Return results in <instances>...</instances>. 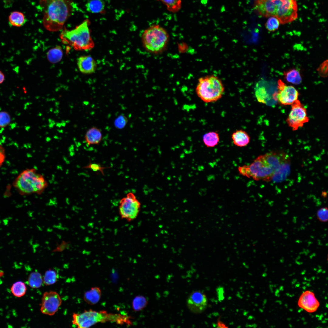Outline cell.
Returning a JSON list of instances; mask_svg holds the SVG:
<instances>
[{
    "label": "cell",
    "instance_id": "obj_1",
    "mask_svg": "<svg viewBox=\"0 0 328 328\" xmlns=\"http://www.w3.org/2000/svg\"><path fill=\"white\" fill-rule=\"evenodd\" d=\"M284 159L279 151H271L257 157L249 165L238 167L240 174L255 180L269 181L283 164Z\"/></svg>",
    "mask_w": 328,
    "mask_h": 328
},
{
    "label": "cell",
    "instance_id": "obj_2",
    "mask_svg": "<svg viewBox=\"0 0 328 328\" xmlns=\"http://www.w3.org/2000/svg\"><path fill=\"white\" fill-rule=\"evenodd\" d=\"M39 5L43 11V26L51 32L62 29L73 10L71 0H40Z\"/></svg>",
    "mask_w": 328,
    "mask_h": 328
},
{
    "label": "cell",
    "instance_id": "obj_3",
    "mask_svg": "<svg viewBox=\"0 0 328 328\" xmlns=\"http://www.w3.org/2000/svg\"><path fill=\"white\" fill-rule=\"evenodd\" d=\"M255 8L259 15L275 17L282 24L292 22L297 17L296 0H256Z\"/></svg>",
    "mask_w": 328,
    "mask_h": 328
},
{
    "label": "cell",
    "instance_id": "obj_4",
    "mask_svg": "<svg viewBox=\"0 0 328 328\" xmlns=\"http://www.w3.org/2000/svg\"><path fill=\"white\" fill-rule=\"evenodd\" d=\"M89 24L90 21L87 19L73 29L69 30L64 27L60 36L63 43L71 46L77 50L93 49L94 43L91 35Z\"/></svg>",
    "mask_w": 328,
    "mask_h": 328
},
{
    "label": "cell",
    "instance_id": "obj_5",
    "mask_svg": "<svg viewBox=\"0 0 328 328\" xmlns=\"http://www.w3.org/2000/svg\"><path fill=\"white\" fill-rule=\"evenodd\" d=\"M13 185L22 194H41L48 184L43 176L35 169L22 171L15 180Z\"/></svg>",
    "mask_w": 328,
    "mask_h": 328
},
{
    "label": "cell",
    "instance_id": "obj_6",
    "mask_svg": "<svg viewBox=\"0 0 328 328\" xmlns=\"http://www.w3.org/2000/svg\"><path fill=\"white\" fill-rule=\"evenodd\" d=\"M224 88L217 76L209 75L200 78L196 88L197 96L206 103L215 102L222 96Z\"/></svg>",
    "mask_w": 328,
    "mask_h": 328
},
{
    "label": "cell",
    "instance_id": "obj_7",
    "mask_svg": "<svg viewBox=\"0 0 328 328\" xmlns=\"http://www.w3.org/2000/svg\"><path fill=\"white\" fill-rule=\"evenodd\" d=\"M169 39L166 30L159 25H153L145 29L142 36L143 46L148 51L157 53L165 48Z\"/></svg>",
    "mask_w": 328,
    "mask_h": 328
},
{
    "label": "cell",
    "instance_id": "obj_8",
    "mask_svg": "<svg viewBox=\"0 0 328 328\" xmlns=\"http://www.w3.org/2000/svg\"><path fill=\"white\" fill-rule=\"evenodd\" d=\"M141 207V203L135 195L133 193L130 192L120 200L119 214L121 219L131 222L137 218Z\"/></svg>",
    "mask_w": 328,
    "mask_h": 328
},
{
    "label": "cell",
    "instance_id": "obj_9",
    "mask_svg": "<svg viewBox=\"0 0 328 328\" xmlns=\"http://www.w3.org/2000/svg\"><path fill=\"white\" fill-rule=\"evenodd\" d=\"M272 82L266 80L258 81L256 84L255 93L257 100L259 102L272 106L277 101V87Z\"/></svg>",
    "mask_w": 328,
    "mask_h": 328
},
{
    "label": "cell",
    "instance_id": "obj_10",
    "mask_svg": "<svg viewBox=\"0 0 328 328\" xmlns=\"http://www.w3.org/2000/svg\"><path fill=\"white\" fill-rule=\"evenodd\" d=\"M291 106V110L286 121L289 126L295 131L302 127L304 123L309 121V119L307 115L306 109L299 100H296Z\"/></svg>",
    "mask_w": 328,
    "mask_h": 328
},
{
    "label": "cell",
    "instance_id": "obj_11",
    "mask_svg": "<svg viewBox=\"0 0 328 328\" xmlns=\"http://www.w3.org/2000/svg\"><path fill=\"white\" fill-rule=\"evenodd\" d=\"M62 303V299L56 292H45L43 296L40 311L44 314L52 316L58 311Z\"/></svg>",
    "mask_w": 328,
    "mask_h": 328
},
{
    "label": "cell",
    "instance_id": "obj_12",
    "mask_svg": "<svg viewBox=\"0 0 328 328\" xmlns=\"http://www.w3.org/2000/svg\"><path fill=\"white\" fill-rule=\"evenodd\" d=\"M277 101L281 104L291 105L298 99L299 93L293 86L286 85L281 80L277 82Z\"/></svg>",
    "mask_w": 328,
    "mask_h": 328
},
{
    "label": "cell",
    "instance_id": "obj_13",
    "mask_svg": "<svg viewBox=\"0 0 328 328\" xmlns=\"http://www.w3.org/2000/svg\"><path fill=\"white\" fill-rule=\"evenodd\" d=\"M187 307L190 310L194 313H200L206 309L207 300L206 295L200 291L193 292L188 298Z\"/></svg>",
    "mask_w": 328,
    "mask_h": 328
},
{
    "label": "cell",
    "instance_id": "obj_14",
    "mask_svg": "<svg viewBox=\"0 0 328 328\" xmlns=\"http://www.w3.org/2000/svg\"><path fill=\"white\" fill-rule=\"evenodd\" d=\"M77 63L80 71L86 74L94 73L97 67L96 61L90 56H80L77 59Z\"/></svg>",
    "mask_w": 328,
    "mask_h": 328
},
{
    "label": "cell",
    "instance_id": "obj_15",
    "mask_svg": "<svg viewBox=\"0 0 328 328\" xmlns=\"http://www.w3.org/2000/svg\"><path fill=\"white\" fill-rule=\"evenodd\" d=\"M102 134L101 130L96 127L89 128L85 135V141L89 146L91 145H98L102 139Z\"/></svg>",
    "mask_w": 328,
    "mask_h": 328
},
{
    "label": "cell",
    "instance_id": "obj_16",
    "mask_svg": "<svg viewBox=\"0 0 328 328\" xmlns=\"http://www.w3.org/2000/svg\"><path fill=\"white\" fill-rule=\"evenodd\" d=\"M231 138L234 144L240 147L246 146L250 141L248 134L242 130H237L234 132L231 135Z\"/></svg>",
    "mask_w": 328,
    "mask_h": 328
},
{
    "label": "cell",
    "instance_id": "obj_17",
    "mask_svg": "<svg viewBox=\"0 0 328 328\" xmlns=\"http://www.w3.org/2000/svg\"><path fill=\"white\" fill-rule=\"evenodd\" d=\"M101 291L98 287L92 288L86 292L84 296V300L88 304L93 305L97 304L101 297Z\"/></svg>",
    "mask_w": 328,
    "mask_h": 328
},
{
    "label": "cell",
    "instance_id": "obj_18",
    "mask_svg": "<svg viewBox=\"0 0 328 328\" xmlns=\"http://www.w3.org/2000/svg\"><path fill=\"white\" fill-rule=\"evenodd\" d=\"M26 19L24 15L20 12L15 11L11 12L9 17L10 26L19 27L26 23Z\"/></svg>",
    "mask_w": 328,
    "mask_h": 328
},
{
    "label": "cell",
    "instance_id": "obj_19",
    "mask_svg": "<svg viewBox=\"0 0 328 328\" xmlns=\"http://www.w3.org/2000/svg\"><path fill=\"white\" fill-rule=\"evenodd\" d=\"M85 6L87 11L92 13L101 12L104 9V0H87Z\"/></svg>",
    "mask_w": 328,
    "mask_h": 328
},
{
    "label": "cell",
    "instance_id": "obj_20",
    "mask_svg": "<svg viewBox=\"0 0 328 328\" xmlns=\"http://www.w3.org/2000/svg\"><path fill=\"white\" fill-rule=\"evenodd\" d=\"M63 51L60 46H57L49 50L47 54V58L49 62L52 63H57L62 59Z\"/></svg>",
    "mask_w": 328,
    "mask_h": 328
},
{
    "label": "cell",
    "instance_id": "obj_21",
    "mask_svg": "<svg viewBox=\"0 0 328 328\" xmlns=\"http://www.w3.org/2000/svg\"><path fill=\"white\" fill-rule=\"evenodd\" d=\"M204 144L208 147H212L218 143L220 138L218 133L216 132H210L205 134L203 138Z\"/></svg>",
    "mask_w": 328,
    "mask_h": 328
},
{
    "label": "cell",
    "instance_id": "obj_22",
    "mask_svg": "<svg viewBox=\"0 0 328 328\" xmlns=\"http://www.w3.org/2000/svg\"><path fill=\"white\" fill-rule=\"evenodd\" d=\"M284 75L289 82L296 85L299 84L302 81V78L299 71L292 69L284 72Z\"/></svg>",
    "mask_w": 328,
    "mask_h": 328
},
{
    "label": "cell",
    "instance_id": "obj_23",
    "mask_svg": "<svg viewBox=\"0 0 328 328\" xmlns=\"http://www.w3.org/2000/svg\"><path fill=\"white\" fill-rule=\"evenodd\" d=\"M43 282L42 276L41 274L38 272H33L31 273L28 278L29 285L33 288H38L40 287Z\"/></svg>",
    "mask_w": 328,
    "mask_h": 328
},
{
    "label": "cell",
    "instance_id": "obj_24",
    "mask_svg": "<svg viewBox=\"0 0 328 328\" xmlns=\"http://www.w3.org/2000/svg\"><path fill=\"white\" fill-rule=\"evenodd\" d=\"M11 290L12 294L17 297L24 296L26 293L27 288L25 284L22 281L15 282L12 285Z\"/></svg>",
    "mask_w": 328,
    "mask_h": 328
},
{
    "label": "cell",
    "instance_id": "obj_25",
    "mask_svg": "<svg viewBox=\"0 0 328 328\" xmlns=\"http://www.w3.org/2000/svg\"><path fill=\"white\" fill-rule=\"evenodd\" d=\"M162 2L167 10L173 13L178 12L181 8V0H157Z\"/></svg>",
    "mask_w": 328,
    "mask_h": 328
},
{
    "label": "cell",
    "instance_id": "obj_26",
    "mask_svg": "<svg viewBox=\"0 0 328 328\" xmlns=\"http://www.w3.org/2000/svg\"><path fill=\"white\" fill-rule=\"evenodd\" d=\"M147 301L143 296H139L135 297L132 302V308L134 311H138L143 309L146 306Z\"/></svg>",
    "mask_w": 328,
    "mask_h": 328
},
{
    "label": "cell",
    "instance_id": "obj_27",
    "mask_svg": "<svg viewBox=\"0 0 328 328\" xmlns=\"http://www.w3.org/2000/svg\"><path fill=\"white\" fill-rule=\"evenodd\" d=\"M57 275L54 270L50 269L45 273L43 278V282L46 285L54 284L57 281Z\"/></svg>",
    "mask_w": 328,
    "mask_h": 328
},
{
    "label": "cell",
    "instance_id": "obj_28",
    "mask_svg": "<svg viewBox=\"0 0 328 328\" xmlns=\"http://www.w3.org/2000/svg\"><path fill=\"white\" fill-rule=\"evenodd\" d=\"M280 24L279 20L276 18L270 17L265 23V26L269 31L273 32L278 29Z\"/></svg>",
    "mask_w": 328,
    "mask_h": 328
},
{
    "label": "cell",
    "instance_id": "obj_29",
    "mask_svg": "<svg viewBox=\"0 0 328 328\" xmlns=\"http://www.w3.org/2000/svg\"><path fill=\"white\" fill-rule=\"evenodd\" d=\"M128 122L127 118L124 115L121 114L118 116L114 121V126L117 129L124 128Z\"/></svg>",
    "mask_w": 328,
    "mask_h": 328
},
{
    "label": "cell",
    "instance_id": "obj_30",
    "mask_svg": "<svg viewBox=\"0 0 328 328\" xmlns=\"http://www.w3.org/2000/svg\"><path fill=\"white\" fill-rule=\"evenodd\" d=\"M11 117L7 112H0V127L5 128L8 125L11 121Z\"/></svg>",
    "mask_w": 328,
    "mask_h": 328
},
{
    "label": "cell",
    "instance_id": "obj_31",
    "mask_svg": "<svg viewBox=\"0 0 328 328\" xmlns=\"http://www.w3.org/2000/svg\"><path fill=\"white\" fill-rule=\"evenodd\" d=\"M316 215L318 219L321 222H326L328 221V210L326 207H322L317 211Z\"/></svg>",
    "mask_w": 328,
    "mask_h": 328
},
{
    "label": "cell",
    "instance_id": "obj_32",
    "mask_svg": "<svg viewBox=\"0 0 328 328\" xmlns=\"http://www.w3.org/2000/svg\"><path fill=\"white\" fill-rule=\"evenodd\" d=\"M85 168L91 169L95 172H100L104 175V170L107 168L102 166L98 164L90 163L88 165L85 166Z\"/></svg>",
    "mask_w": 328,
    "mask_h": 328
},
{
    "label": "cell",
    "instance_id": "obj_33",
    "mask_svg": "<svg viewBox=\"0 0 328 328\" xmlns=\"http://www.w3.org/2000/svg\"><path fill=\"white\" fill-rule=\"evenodd\" d=\"M327 60L325 61L322 63L318 69L319 73L320 76L325 77L327 75Z\"/></svg>",
    "mask_w": 328,
    "mask_h": 328
},
{
    "label": "cell",
    "instance_id": "obj_34",
    "mask_svg": "<svg viewBox=\"0 0 328 328\" xmlns=\"http://www.w3.org/2000/svg\"><path fill=\"white\" fill-rule=\"evenodd\" d=\"M70 242H66L64 241H63L62 243L58 245L53 252H62L64 251L66 248H68L70 245Z\"/></svg>",
    "mask_w": 328,
    "mask_h": 328
},
{
    "label": "cell",
    "instance_id": "obj_35",
    "mask_svg": "<svg viewBox=\"0 0 328 328\" xmlns=\"http://www.w3.org/2000/svg\"><path fill=\"white\" fill-rule=\"evenodd\" d=\"M5 152L4 149L0 144V167L2 165L5 159Z\"/></svg>",
    "mask_w": 328,
    "mask_h": 328
},
{
    "label": "cell",
    "instance_id": "obj_36",
    "mask_svg": "<svg viewBox=\"0 0 328 328\" xmlns=\"http://www.w3.org/2000/svg\"><path fill=\"white\" fill-rule=\"evenodd\" d=\"M5 76L3 73L0 70V84H2L5 80Z\"/></svg>",
    "mask_w": 328,
    "mask_h": 328
},
{
    "label": "cell",
    "instance_id": "obj_37",
    "mask_svg": "<svg viewBox=\"0 0 328 328\" xmlns=\"http://www.w3.org/2000/svg\"><path fill=\"white\" fill-rule=\"evenodd\" d=\"M5 4H10L11 2V0H3Z\"/></svg>",
    "mask_w": 328,
    "mask_h": 328
},
{
    "label": "cell",
    "instance_id": "obj_38",
    "mask_svg": "<svg viewBox=\"0 0 328 328\" xmlns=\"http://www.w3.org/2000/svg\"><path fill=\"white\" fill-rule=\"evenodd\" d=\"M299 284H296V286H297V287H299Z\"/></svg>",
    "mask_w": 328,
    "mask_h": 328
},
{
    "label": "cell",
    "instance_id": "obj_39",
    "mask_svg": "<svg viewBox=\"0 0 328 328\" xmlns=\"http://www.w3.org/2000/svg\"><path fill=\"white\" fill-rule=\"evenodd\" d=\"M309 285H310V284H309V283H308V284H306L307 286H309Z\"/></svg>",
    "mask_w": 328,
    "mask_h": 328
},
{
    "label": "cell",
    "instance_id": "obj_40",
    "mask_svg": "<svg viewBox=\"0 0 328 328\" xmlns=\"http://www.w3.org/2000/svg\"><path fill=\"white\" fill-rule=\"evenodd\" d=\"M303 289H306V287H305V286H303Z\"/></svg>",
    "mask_w": 328,
    "mask_h": 328
},
{
    "label": "cell",
    "instance_id": "obj_41",
    "mask_svg": "<svg viewBox=\"0 0 328 328\" xmlns=\"http://www.w3.org/2000/svg\"><path fill=\"white\" fill-rule=\"evenodd\" d=\"M306 282H303V284H306Z\"/></svg>",
    "mask_w": 328,
    "mask_h": 328
},
{
    "label": "cell",
    "instance_id": "obj_42",
    "mask_svg": "<svg viewBox=\"0 0 328 328\" xmlns=\"http://www.w3.org/2000/svg\"><path fill=\"white\" fill-rule=\"evenodd\" d=\"M316 317H319V316H318V315H316Z\"/></svg>",
    "mask_w": 328,
    "mask_h": 328
}]
</instances>
